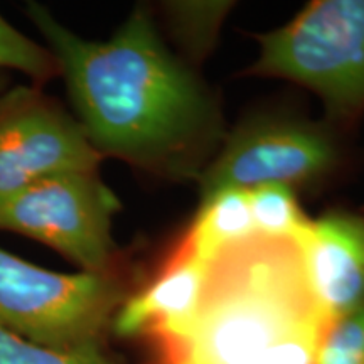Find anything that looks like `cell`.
<instances>
[{
	"instance_id": "3957f363",
	"label": "cell",
	"mask_w": 364,
	"mask_h": 364,
	"mask_svg": "<svg viewBox=\"0 0 364 364\" xmlns=\"http://www.w3.org/2000/svg\"><path fill=\"white\" fill-rule=\"evenodd\" d=\"M125 299L113 273L49 272L0 248V322L44 348L102 351Z\"/></svg>"
},
{
	"instance_id": "5bb4252c",
	"label": "cell",
	"mask_w": 364,
	"mask_h": 364,
	"mask_svg": "<svg viewBox=\"0 0 364 364\" xmlns=\"http://www.w3.org/2000/svg\"><path fill=\"white\" fill-rule=\"evenodd\" d=\"M317 364H364V306L331 322Z\"/></svg>"
},
{
	"instance_id": "4fadbf2b",
	"label": "cell",
	"mask_w": 364,
	"mask_h": 364,
	"mask_svg": "<svg viewBox=\"0 0 364 364\" xmlns=\"http://www.w3.org/2000/svg\"><path fill=\"white\" fill-rule=\"evenodd\" d=\"M0 364H117L102 351L65 353L22 338L0 322Z\"/></svg>"
},
{
	"instance_id": "8992f818",
	"label": "cell",
	"mask_w": 364,
	"mask_h": 364,
	"mask_svg": "<svg viewBox=\"0 0 364 364\" xmlns=\"http://www.w3.org/2000/svg\"><path fill=\"white\" fill-rule=\"evenodd\" d=\"M336 149L324 130L300 122L262 118L238 127L199 176L201 201L223 189H255L317 179Z\"/></svg>"
},
{
	"instance_id": "9a60e30c",
	"label": "cell",
	"mask_w": 364,
	"mask_h": 364,
	"mask_svg": "<svg viewBox=\"0 0 364 364\" xmlns=\"http://www.w3.org/2000/svg\"><path fill=\"white\" fill-rule=\"evenodd\" d=\"M171 11L176 24L184 29L189 43L198 41L201 46H206L215 36L228 7L223 4H176Z\"/></svg>"
},
{
	"instance_id": "9c48e42d",
	"label": "cell",
	"mask_w": 364,
	"mask_h": 364,
	"mask_svg": "<svg viewBox=\"0 0 364 364\" xmlns=\"http://www.w3.org/2000/svg\"><path fill=\"white\" fill-rule=\"evenodd\" d=\"M309 285L331 322L364 306V220L331 213L299 241Z\"/></svg>"
},
{
	"instance_id": "ba28073f",
	"label": "cell",
	"mask_w": 364,
	"mask_h": 364,
	"mask_svg": "<svg viewBox=\"0 0 364 364\" xmlns=\"http://www.w3.org/2000/svg\"><path fill=\"white\" fill-rule=\"evenodd\" d=\"M209 260L182 235L174 252L142 290L130 295L113 318L118 336H147L154 341L179 332L201 300Z\"/></svg>"
},
{
	"instance_id": "30bf717a",
	"label": "cell",
	"mask_w": 364,
	"mask_h": 364,
	"mask_svg": "<svg viewBox=\"0 0 364 364\" xmlns=\"http://www.w3.org/2000/svg\"><path fill=\"white\" fill-rule=\"evenodd\" d=\"M255 233L248 191L223 189L201 201L193 225L184 235L206 260H211L220 250Z\"/></svg>"
},
{
	"instance_id": "5b68a950",
	"label": "cell",
	"mask_w": 364,
	"mask_h": 364,
	"mask_svg": "<svg viewBox=\"0 0 364 364\" xmlns=\"http://www.w3.org/2000/svg\"><path fill=\"white\" fill-rule=\"evenodd\" d=\"M120 203L97 171L44 177L0 203V230L48 245L88 273H112Z\"/></svg>"
},
{
	"instance_id": "7a4b0ae2",
	"label": "cell",
	"mask_w": 364,
	"mask_h": 364,
	"mask_svg": "<svg viewBox=\"0 0 364 364\" xmlns=\"http://www.w3.org/2000/svg\"><path fill=\"white\" fill-rule=\"evenodd\" d=\"M329 326L299 241L255 233L209 260L193 318L156 343L159 364H317Z\"/></svg>"
},
{
	"instance_id": "8fae6325",
	"label": "cell",
	"mask_w": 364,
	"mask_h": 364,
	"mask_svg": "<svg viewBox=\"0 0 364 364\" xmlns=\"http://www.w3.org/2000/svg\"><path fill=\"white\" fill-rule=\"evenodd\" d=\"M248 193L258 235L295 241L304 238L312 221L304 215L292 188L272 184L250 189Z\"/></svg>"
},
{
	"instance_id": "6da1fadb",
	"label": "cell",
	"mask_w": 364,
	"mask_h": 364,
	"mask_svg": "<svg viewBox=\"0 0 364 364\" xmlns=\"http://www.w3.org/2000/svg\"><path fill=\"white\" fill-rule=\"evenodd\" d=\"M27 16L48 43L90 144L100 156L188 179L223 140L216 103L166 48L144 7L97 43L66 29L39 4Z\"/></svg>"
},
{
	"instance_id": "277c9868",
	"label": "cell",
	"mask_w": 364,
	"mask_h": 364,
	"mask_svg": "<svg viewBox=\"0 0 364 364\" xmlns=\"http://www.w3.org/2000/svg\"><path fill=\"white\" fill-rule=\"evenodd\" d=\"M257 39L255 75L307 86L338 118L364 107V0L311 2L289 24Z\"/></svg>"
},
{
	"instance_id": "52a82bcc",
	"label": "cell",
	"mask_w": 364,
	"mask_h": 364,
	"mask_svg": "<svg viewBox=\"0 0 364 364\" xmlns=\"http://www.w3.org/2000/svg\"><path fill=\"white\" fill-rule=\"evenodd\" d=\"M100 159L80 122L39 91L0 95V203L44 177L97 171Z\"/></svg>"
},
{
	"instance_id": "7c38bea8",
	"label": "cell",
	"mask_w": 364,
	"mask_h": 364,
	"mask_svg": "<svg viewBox=\"0 0 364 364\" xmlns=\"http://www.w3.org/2000/svg\"><path fill=\"white\" fill-rule=\"evenodd\" d=\"M0 70H16L29 75L36 81H44L56 75L58 65L48 49L9 24L0 16Z\"/></svg>"
},
{
	"instance_id": "2e32d148",
	"label": "cell",
	"mask_w": 364,
	"mask_h": 364,
	"mask_svg": "<svg viewBox=\"0 0 364 364\" xmlns=\"http://www.w3.org/2000/svg\"><path fill=\"white\" fill-rule=\"evenodd\" d=\"M6 83H7L6 76H2V73H0V93H2V90H4V86H6Z\"/></svg>"
}]
</instances>
